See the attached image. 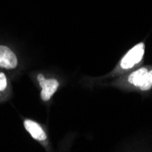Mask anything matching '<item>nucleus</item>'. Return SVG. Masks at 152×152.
Masks as SVG:
<instances>
[{"instance_id": "nucleus-5", "label": "nucleus", "mask_w": 152, "mask_h": 152, "mask_svg": "<svg viewBox=\"0 0 152 152\" xmlns=\"http://www.w3.org/2000/svg\"><path fill=\"white\" fill-rule=\"evenodd\" d=\"M148 71V70L147 68H140V69L133 72L129 77V83H131L132 85H134L136 87H140L143 84Z\"/></svg>"}, {"instance_id": "nucleus-2", "label": "nucleus", "mask_w": 152, "mask_h": 152, "mask_svg": "<svg viewBox=\"0 0 152 152\" xmlns=\"http://www.w3.org/2000/svg\"><path fill=\"white\" fill-rule=\"evenodd\" d=\"M37 79L39 81L40 87L42 88V91H41V99L47 101L54 95V93L57 91V89L59 86V83L55 78L46 79L45 77L41 74H39L37 76Z\"/></svg>"}, {"instance_id": "nucleus-3", "label": "nucleus", "mask_w": 152, "mask_h": 152, "mask_svg": "<svg viewBox=\"0 0 152 152\" xmlns=\"http://www.w3.org/2000/svg\"><path fill=\"white\" fill-rule=\"evenodd\" d=\"M18 66V58L10 48L0 46V67L13 69Z\"/></svg>"}, {"instance_id": "nucleus-6", "label": "nucleus", "mask_w": 152, "mask_h": 152, "mask_svg": "<svg viewBox=\"0 0 152 152\" xmlns=\"http://www.w3.org/2000/svg\"><path fill=\"white\" fill-rule=\"evenodd\" d=\"M152 87V70L148 71L143 84L140 87L141 90H148Z\"/></svg>"}, {"instance_id": "nucleus-1", "label": "nucleus", "mask_w": 152, "mask_h": 152, "mask_svg": "<svg viewBox=\"0 0 152 152\" xmlns=\"http://www.w3.org/2000/svg\"><path fill=\"white\" fill-rule=\"evenodd\" d=\"M145 50V46L143 43H140L136 45L133 48H131L121 60L120 66L124 69H128L132 66H134L136 64L140 62V60L143 58Z\"/></svg>"}, {"instance_id": "nucleus-4", "label": "nucleus", "mask_w": 152, "mask_h": 152, "mask_svg": "<svg viewBox=\"0 0 152 152\" xmlns=\"http://www.w3.org/2000/svg\"><path fill=\"white\" fill-rule=\"evenodd\" d=\"M24 126H25V129L30 133L33 139L37 140H40V141H43L47 139L46 133L37 122L26 119L24 122Z\"/></svg>"}, {"instance_id": "nucleus-7", "label": "nucleus", "mask_w": 152, "mask_h": 152, "mask_svg": "<svg viewBox=\"0 0 152 152\" xmlns=\"http://www.w3.org/2000/svg\"><path fill=\"white\" fill-rule=\"evenodd\" d=\"M7 85V81L5 74L0 73V91H3L4 89H6Z\"/></svg>"}]
</instances>
